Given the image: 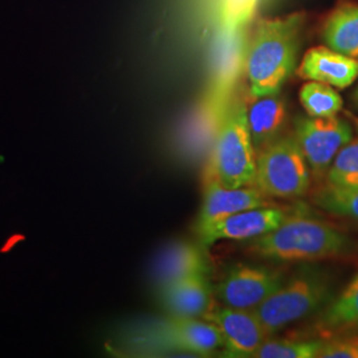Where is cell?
Segmentation results:
<instances>
[{"label": "cell", "mask_w": 358, "mask_h": 358, "mask_svg": "<svg viewBox=\"0 0 358 358\" xmlns=\"http://www.w3.org/2000/svg\"><path fill=\"white\" fill-rule=\"evenodd\" d=\"M304 22L306 13H294L257 23L244 60L250 96L280 93L296 68Z\"/></svg>", "instance_id": "obj_1"}, {"label": "cell", "mask_w": 358, "mask_h": 358, "mask_svg": "<svg viewBox=\"0 0 358 358\" xmlns=\"http://www.w3.org/2000/svg\"><path fill=\"white\" fill-rule=\"evenodd\" d=\"M353 247V241L329 223L289 214L275 230L248 241L247 251L273 263H312L345 255Z\"/></svg>", "instance_id": "obj_2"}, {"label": "cell", "mask_w": 358, "mask_h": 358, "mask_svg": "<svg viewBox=\"0 0 358 358\" xmlns=\"http://www.w3.org/2000/svg\"><path fill=\"white\" fill-rule=\"evenodd\" d=\"M333 297L331 276L321 269L306 267L285 279L282 287L254 312L268 337H273L297 321L321 312Z\"/></svg>", "instance_id": "obj_3"}, {"label": "cell", "mask_w": 358, "mask_h": 358, "mask_svg": "<svg viewBox=\"0 0 358 358\" xmlns=\"http://www.w3.org/2000/svg\"><path fill=\"white\" fill-rule=\"evenodd\" d=\"M256 152L247 120V105L236 97L226 109L206 177L222 186L238 189L254 186Z\"/></svg>", "instance_id": "obj_4"}, {"label": "cell", "mask_w": 358, "mask_h": 358, "mask_svg": "<svg viewBox=\"0 0 358 358\" xmlns=\"http://www.w3.org/2000/svg\"><path fill=\"white\" fill-rule=\"evenodd\" d=\"M312 173L294 131L256 154V186L269 198L294 199L307 194Z\"/></svg>", "instance_id": "obj_5"}, {"label": "cell", "mask_w": 358, "mask_h": 358, "mask_svg": "<svg viewBox=\"0 0 358 358\" xmlns=\"http://www.w3.org/2000/svg\"><path fill=\"white\" fill-rule=\"evenodd\" d=\"M294 133L306 155L312 177L325 178L336 155L353 138V125L349 120L334 117H296Z\"/></svg>", "instance_id": "obj_6"}, {"label": "cell", "mask_w": 358, "mask_h": 358, "mask_svg": "<svg viewBox=\"0 0 358 358\" xmlns=\"http://www.w3.org/2000/svg\"><path fill=\"white\" fill-rule=\"evenodd\" d=\"M284 282L285 276L279 269L256 264H236L217 284L215 294L223 306L255 310Z\"/></svg>", "instance_id": "obj_7"}, {"label": "cell", "mask_w": 358, "mask_h": 358, "mask_svg": "<svg viewBox=\"0 0 358 358\" xmlns=\"http://www.w3.org/2000/svg\"><path fill=\"white\" fill-rule=\"evenodd\" d=\"M288 215L289 213L282 207L262 206L202 226H195L194 232L198 243L203 248H210L222 241L248 242L275 230Z\"/></svg>", "instance_id": "obj_8"}, {"label": "cell", "mask_w": 358, "mask_h": 358, "mask_svg": "<svg viewBox=\"0 0 358 358\" xmlns=\"http://www.w3.org/2000/svg\"><path fill=\"white\" fill-rule=\"evenodd\" d=\"M202 319L217 325L223 337L224 357H254L256 350L268 338L254 310L213 304Z\"/></svg>", "instance_id": "obj_9"}, {"label": "cell", "mask_w": 358, "mask_h": 358, "mask_svg": "<svg viewBox=\"0 0 358 358\" xmlns=\"http://www.w3.org/2000/svg\"><path fill=\"white\" fill-rule=\"evenodd\" d=\"M162 346L192 357H203L223 348V337L217 325L205 319H169L157 329Z\"/></svg>", "instance_id": "obj_10"}, {"label": "cell", "mask_w": 358, "mask_h": 358, "mask_svg": "<svg viewBox=\"0 0 358 358\" xmlns=\"http://www.w3.org/2000/svg\"><path fill=\"white\" fill-rule=\"evenodd\" d=\"M268 205H273V202L256 186L229 189L215 179L206 177L203 201L195 226L211 223L244 210Z\"/></svg>", "instance_id": "obj_11"}, {"label": "cell", "mask_w": 358, "mask_h": 358, "mask_svg": "<svg viewBox=\"0 0 358 358\" xmlns=\"http://www.w3.org/2000/svg\"><path fill=\"white\" fill-rule=\"evenodd\" d=\"M159 300L174 317L202 319L213 306V287L205 273L192 275L161 287Z\"/></svg>", "instance_id": "obj_12"}, {"label": "cell", "mask_w": 358, "mask_h": 358, "mask_svg": "<svg viewBox=\"0 0 358 358\" xmlns=\"http://www.w3.org/2000/svg\"><path fill=\"white\" fill-rule=\"evenodd\" d=\"M299 76L345 90L358 78V59L328 47H315L304 55L299 66Z\"/></svg>", "instance_id": "obj_13"}, {"label": "cell", "mask_w": 358, "mask_h": 358, "mask_svg": "<svg viewBox=\"0 0 358 358\" xmlns=\"http://www.w3.org/2000/svg\"><path fill=\"white\" fill-rule=\"evenodd\" d=\"M203 250L201 244L196 245L189 242L169 244L154 259L152 269L154 282L161 288L192 275H207L208 264Z\"/></svg>", "instance_id": "obj_14"}, {"label": "cell", "mask_w": 358, "mask_h": 358, "mask_svg": "<svg viewBox=\"0 0 358 358\" xmlns=\"http://www.w3.org/2000/svg\"><path fill=\"white\" fill-rule=\"evenodd\" d=\"M247 120L256 154L282 136L287 122V106L280 93L254 97L250 96Z\"/></svg>", "instance_id": "obj_15"}, {"label": "cell", "mask_w": 358, "mask_h": 358, "mask_svg": "<svg viewBox=\"0 0 358 358\" xmlns=\"http://www.w3.org/2000/svg\"><path fill=\"white\" fill-rule=\"evenodd\" d=\"M322 40L333 51L358 59V4L337 6L324 23Z\"/></svg>", "instance_id": "obj_16"}, {"label": "cell", "mask_w": 358, "mask_h": 358, "mask_svg": "<svg viewBox=\"0 0 358 358\" xmlns=\"http://www.w3.org/2000/svg\"><path fill=\"white\" fill-rule=\"evenodd\" d=\"M317 325L322 331L336 334L358 329V273L321 310Z\"/></svg>", "instance_id": "obj_17"}, {"label": "cell", "mask_w": 358, "mask_h": 358, "mask_svg": "<svg viewBox=\"0 0 358 358\" xmlns=\"http://www.w3.org/2000/svg\"><path fill=\"white\" fill-rule=\"evenodd\" d=\"M300 103L310 117H334L343 110V99L331 85L308 81L300 93Z\"/></svg>", "instance_id": "obj_18"}, {"label": "cell", "mask_w": 358, "mask_h": 358, "mask_svg": "<svg viewBox=\"0 0 358 358\" xmlns=\"http://www.w3.org/2000/svg\"><path fill=\"white\" fill-rule=\"evenodd\" d=\"M324 186L331 189L358 187V137H353L336 155L325 174Z\"/></svg>", "instance_id": "obj_19"}, {"label": "cell", "mask_w": 358, "mask_h": 358, "mask_svg": "<svg viewBox=\"0 0 358 358\" xmlns=\"http://www.w3.org/2000/svg\"><path fill=\"white\" fill-rule=\"evenodd\" d=\"M322 341V338L289 340L268 337L252 358H317Z\"/></svg>", "instance_id": "obj_20"}, {"label": "cell", "mask_w": 358, "mask_h": 358, "mask_svg": "<svg viewBox=\"0 0 358 358\" xmlns=\"http://www.w3.org/2000/svg\"><path fill=\"white\" fill-rule=\"evenodd\" d=\"M313 202L329 214L358 222V187L331 189L322 186L315 194Z\"/></svg>", "instance_id": "obj_21"}, {"label": "cell", "mask_w": 358, "mask_h": 358, "mask_svg": "<svg viewBox=\"0 0 358 358\" xmlns=\"http://www.w3.org/2000/svg\"><path fill=\"white\" fill-rule=\"evenodd\" d=\"M317 358H358L357 337L352 333H341L324 340Z\"/></svg>", "instance_id": "obj_22"}, {"label": "cell", "mask_w": 358, "mask_h": 358, "mask_svg": "<svg viewBox=\"0 0 358 358\" xmlns=\"http://www.w3.org/2000/svg\"><path fill=\"white\" fill-rule=\"evenodd\" d=\"M256 0H230L226 7V27L229 31H234L238 27L247 23L252 15Z\"/></svg>", "instance_id": "obj_23"}, {"label": "cell", "mask_w": 358, "mask_h": 358, "mask_svg": "<svg viewBox=\"0 0 358 358\" xmlns=\"http://www.w3.org/2000/svg\"><path fill=\"white\" fill-rule=\"evenodd\" d=\"M355 103H356L358 108V88L356 90V92H355Z\"/></svg>", "instance_id": "obj_24"}, {"label": "cell", "mask_w": 358, "mask_h": 358, "mask_svg": "<svg viewBox=\"0 0 358 358\" xmlns=\"http://www.w3.org/2000/svg\"><path fill=\"white\" fill-rule=\"evenodd\" d=\"M349 333H352V334H355V336H356V337H357V338H358V329H356V331H353V332H349Z\"/></svg>", "instance_id": "obj_25"}]
</instances>
